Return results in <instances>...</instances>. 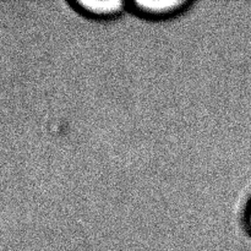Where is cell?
Here are the masks:
<instances>
[{"label":"cell","mask_w":251,"mask_h":251,"mask_svg":"<svg viewBox=\"0 0 251 251\" xmlns=\"http://www.w3.org/2000/svg\"><path fill=\"white\" fill-rule=\"evenodd\" d=\"M76 14L85 19L97 20V21H110L122 17L129 11L127 0H104V1H88V0H76L66 1Z\"/></svg>","instance_id":"7a4b0ae2"},{"label":"cell","mask_w":251,"mask_h":251,"mask_svg":"<svg viewBox=\"0 0 251 251\" xmlns=\"http://www.w3.org/2000/svg\"><path fill=\"white\" fill-rule=\"evenodd\" d=\"M129 11L144 20H171L183 15L196 4L189 0H132L129 1Z\"/></svg>","instance_id":"6da1fadb"},{"label":"cell","mask_w":251,"mask_h":251,"mask_svg":"<svg viewBox=\"0 0 251 251\" xmlns=\"http://www.w3.org/2000/svg\"><path fill=\"white\" fill-rule=\"evenodd\" d=\"M243 225H244L245 229L249 233L251 238V195L248 199L247 203L244 206V210H243Z\"/></svg>","instance_id":"3957f363"}]
</instances>
